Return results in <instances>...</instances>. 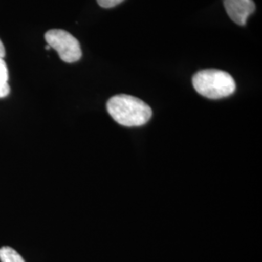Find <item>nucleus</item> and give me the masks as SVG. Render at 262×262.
<instances>
[{"mask_svg": "<svg viewBox=\"0 0 262 262\" xmlns=\"http://www.w3.org/2000/svg\"><path fill=\"white\" fill-rule=\"evenodd\" d=\"M197 93L209 99L225 98L236 91V83L229 73L217 69L198 71L192 77Z\"/></svg>", "mask_w": 262, "mask_h": 262, "instance_id": "obj_2", "label": "nucleus"}, {"mask_svg": "<svg viewBox=\"0 0 262 262\" xmlns=\"http://www.w3.org/2000/svg\"><path fill=\"white\" fill-rule=\"evenodd\" d=\"M107 111L115 122L123 126H141L151 118V109L137 97L119 94L111 97L107 102Z\"/></svg>", "mask_w": 262, "mask_h": 262, "instance_id": "obj_1", "label": "nucleus"}, {"mask_svg": "<svg viewBox=\"0 0 262 262\" xmlns=\"http://www.w3.org/2000/svg\"><path fill=\"white\" fill-rule=\"evenodd\" d=\"M9 73H8V67L6 66V62L3 58H0V82L2 83H8Z\"/></svg>", "mask_w": 262, "mask_h": 262, "instance_id": "obj_6", "label": "nucleus"}, {"mask_svg": "<svg viewBox=\"0 0 262 262\" xmlns=\"http://www.w3.org/2000/svg\"><path fill=\"white\" fill-rule=\"evenodd\" d=\"M5 53H6L5 52V48H4L2 41L0 40V58H3L5 56Z\"/></svg>", "mask_w": 262, "mask_h": 262, "instance_id": "obj_9", "label": "nucleus"}, {"mask_svg": "<svg viewBox=\"0 0 262 262\" xmlns=\"http://www.w3.org/2000/svg\"><path fill=\"white\" fill-rule=\"evenodd\" d=\"M123 0H97L99 6L103 8H113L119 4H121Z\"/></svg>", "mask_w": 262, "mask_h": 262, "instance_id": "obj_7", "label": "nucleus"}, {"mask_svg": "<svg viewBox=\"0 0 262 262\" xmlns=\"http://www.w3.org/2000/svg\"><path fill=\"white\" fill-rule=\"evenodd\" d=\"M224 4L229 18L239 26H246L247 19L255 10L253 0H224Z\"/></svg>", "mask_w": 262, "mask_h": 262, "instance_id": "obj_4", "label": "nucleus"}, {"mask_svg": "<svg viewBox=\"0 0 262 262\" xmlns=\"http://www.w3.org/2000/svg\"><path fill=\"white\" fill-rule=\"evenodd\" d=\"M10 94V86L8 83L0 82V98H4Z\"/></svg>", "mask_w": 262, "mask_h": 262, "instance_id": "obj_8", "label": "nucleus"}, {"mask_svg": "<svg viewBox=\"0 0 262 262\" xmlns=\"http://www.w3.org/2000/svg\"><path fill=\"white\" fill-rule=\"evenodd\" d=\"M0 261L26 262L17 251L10 247H2L0 249Z\"/></svg>", "mask_w": 262, "mask_h": 262, "instance_id": "obj_5", "label": "nucleus"}, {"mask_svg": "<svg viewBox=\"0 0 262 262\" xmlns=\"http://www.w3.org/2000/svg\"><path fill=\"white\" fill-rule=\"evenodd\" d=\"M45 40L51 49L56 50L60 59L73 63L81 59L82 50L79 41L63 29H51L46 32Z\"/></svg>", "mask_w": 262, "mask_h": 262, "instance_id": "obj_3", "label": "nucleus"}, {"mask_svg": "<svg viewBox=\"0 0 262 262\" xmlns=\"http://www.w3.org/2000/svg\"><path fill=\"white\" fill-rule=\"evenodd\" d=\"M51 49V47L48 45V46H46V50H50Z\"/></svg>", "mask_w": 262, "mask_h": 262, "instance_id": "obj_10", "label": "nucleus"}]
</instances>
